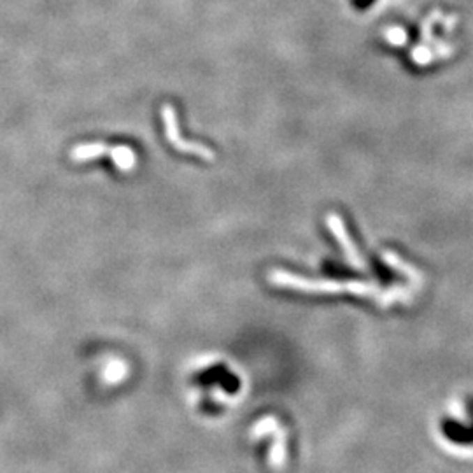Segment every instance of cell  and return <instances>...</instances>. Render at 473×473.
Listing matches in <instances>:
<instances>
[{
  "instance_id": "2",
  "label": "cell",
  "mask_w": 473,
  "mask_h": 473,
  "mask_svg": "<svg viewBox=\"0 0 473 473\" xmlns=\"http://www.w3.org/2000/svg\"><path fill=\"white\" fill-rule=\"evenodd\" d=\"M111 147L104 142H91V144H81V146H75L70 151L72 162H90V160H97L102 154L109 153Z\"/></svg>"
},
{
  "instance_id": "3",
  "label": "cell",
  "mask_w": 473,
  "mask_h": 473,
  "mask_svg": "<svg viewBox=\"0 0 473 473\" xmlns=\"http://www.w3.org/2000/svg\"><path fill=\"white\" fill-rule=\"evenodd\" d=\"M111 154L112 162H114L116 169L123 170V172H128V170L135 169L137 165V154L132 147L128 146H114L109 151Z\"/></svg>"
},
{
  "instance_id": "1",
  "label": "cell",
  "mask_w": 473,
  "mask_h": 473,
  "mask_svg": "<svg viewBox=\"0 0 473 473\" xmlns=\"http://www.w3.org/2000/svg\"><path fill=\"white\" fill-rule=\"evenodd\" d=\"M162 119L163 125H165L167 140H169L177 151L195 154V156L204 158V160H209V162L214 160V153H212L207 146L197 142H188V140H184L183 137H181L179 121H177V111L170 104H165L162 107Z\"/></svg>"
}]
</instances>
